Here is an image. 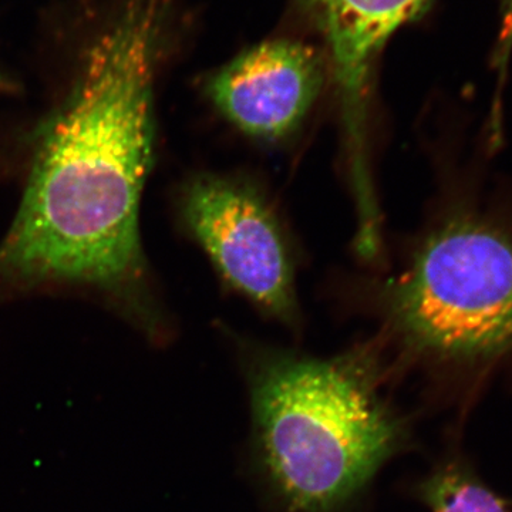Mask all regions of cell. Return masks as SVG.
I'll return each instance as SVG.
<instances>
[{
	"instance_id": "obj_3",
	"label": "cell",
	"mask_w": 512,
	"mask_h": 512,
	"mask_svg": "<svg viewBox=\"0 0 512 512\" xmlns=\"http://www.w3.org/2000/svg\"><path fill=\"white\" fill-rule=\"evenodd\" d=\"M386 301L394 330L421 356L480 363L512 353V188L494 181L458 202Z\"/></svg>"
},
{
	"instance_id": "obj_2",
	"label": "cell",
	"mask_w": 512,
	"mask_h": 512,
	"mask_svg": "<svg viewBox=\"0 0 512 512\" xmlns=\"http://www.w3.org/2000/svg\"><path fill=\"white\" fill-rule=\"evenodd\" d=\"M256 464L286 512H340L402 450L406 421L382 394V352H258L248 365Z\"/></svg>"
},
{
	"instance_id": "obj_6",
	"label": "cell",
	"mask_w": 512,
	"mask_h": 512,
	"mask_svg": "<svg viewBox=\"0 0 512 512\" xmlns=\"http://www.w3.org/2000/svg\"><path fill=\"white\" fill-rule=\"evenodd\" d=\"M303 22L318 33L342 100L352 150L365 147V111L377 57L402 26L429 9L431 0H292Z\"/></svg>"
},
{
	"instance_id": "obj_5",
	"label": "cell",
	"mask_w": 512,
	"mask_h": 512,
	"mask_svg": "<svg viewBox=\"0 0 512 512\" xmlns=\"http://www.w3.org/2000/svg\"><path fill=\"white\" fill-rule=\"evenodd\" d=\"M328 67L318 47L296 39L266 40L212 73L205 90L238 130L274 143L301 126L318 99Z\"/></svg>"
},
{
	"instance_id": "obj_7",
	"label": "cell",
	"mask_w": 512,
	"mask_h": 512,
	"mask_svg": "<svg viewBox=\"0 0 512 512\" xmlns=\"http://www.w3.org/2000/svg\"><path fill=\"white\" fill-rule=\"evenodd\" d=\"M420 493L433 512H507L500 498L463 467L440 468Z\"/></svg>"
},
{
	"instance_id": "obj_9",
	"label": "cell",
	"mask_w": 512,
	"mask_h": 512,
	"mask_svg": "<svg viewBox=\"0 0 512 512\" xmlns=\"http://www.w3.org/2000/svg\"><path fill=\"white\" fill-rule=\"evenodd\" d=\"M9 90H12V83L0 70V92H9Z\"/></svg>"
},
{
	"instance_id": "obj_8",
	"label": "cell",
	"mask_w": 512,
	"mask_h": 512,
	"mask_svg": "<svg viewBox=\"0 0 512 512\" xmlns=\"http://www.w3.org/2000/svg\"><path fill=\"white\" fill-rule=\"evenodd\" d=\"M501 25L500 37L493 57V64L498 72L497 92L491 104L488 121L485 124V131L494 141L504 140V83L505 72H507L508 59L512 50V0H501Z\"/></svg>"
},
{
	"instance_id": "obj_4",
	"label": "cell",
	"mask_w": 512,
	"mask_h": 512,
	"mask_svg": "<svg viewBox=\"0 0 512 512\" xmlns=\"http://www.w3.org/2000/svg\"><path fill=\"white\" fill-rule=\"evenodd\" d=\"M185 225L222 278L258 308L295 322V271L281 227L248 185L202 175L185 188Z\"/></svg>"
},
{
	"instance_id": "obj_1",
	"label": "cell",
	"mask_w": 512,
	"mask_h": 512,
	"mask_svg": "<svg viewBox=\"0 0 512 512\" xmlns=\"http://www.w3.org/2000/svg\"><path fill=\"white\" fill-rule=\"evenodd\" d=\"M170 0H120L70 93L33 136L0 291L84 285L150 322L140 205L154 153V79Z\"/></svg>"
}]
</instances>
